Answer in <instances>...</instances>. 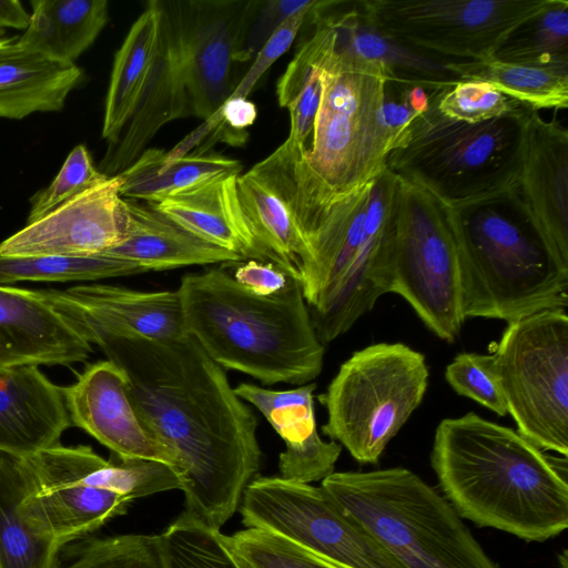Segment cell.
I'll return each instance as SVG.
<instances>
[{
  "mask_svg": "<svg viewBox=\"0 0 568 568\" xmlns=\"http://www.w3.org/2000/svg\"><path fill=\"white\" fill-rule=\"evenodd\" d=\"M88 342L125 373L139 417L176 456L185 510L220 530L262 460L256 416L225 369L190 335L159 341L98 333Z\"/></svg>",
  "mask_w": 568,
  "mask_h": 568,
  "instance_id": "1",
  "label": "cell"
},
{
  "mask_svg": "<svg viewBox=\"0 0 568 568\" xmlns=\"http://www.w3.org/2000/svg\"><path fill=\"white\" fill-rule=\"evenodd\" d=\"M430 465L460 518L528 541L568 527V463L542 453L518 432L469 412L443 419Z\"/></svg>",
  "mask_w": 568,
  "mask_h": 568,
  "instance_id": "2",
  "label": "cell"
},
{
  "mask_svg": "<svg viewBox=\"0 0 568 568\" xmlns=\"http://www.w3.org/2000/svg\"><path fill=\"white\" fill-rule=\"evenodd\" d=\"M322 98L311 146L290 149L281 195L305 239L335 203L378 176L392 152L382 121L386 67L337 52L321 67ZM402 79V78H400Z\"/></svg>",
  "mask_w": 568,
  "mask_h": 568,
  "instance_id": "3",
  "label": "cell"
},
{
  "mask_svg": "<svg viewBox=\"0 0 568 568\" xmlns=\"http://www.w3.org/2000/svg\"><path fill=\"white\" fill-rule=\"evenodd\" d=\"M230 264L182 277L178 291L185 333L223 369L266 386L313 382L322 372L325 347L301 281L292 277L281 292L258 295L234 280Z\"/></svg>",
  "mask_w": 568,
  "mask_h": 568,
  "instance_id": "4",
  "label": "cell"
},
{
  "mask_svg": "<svg viewBox=\"0 0 568 568\" xmlns=\"http://www.w3.org/2000/svg\"><path fill=\"white\" fill-rule=\"evenodd\" d=\"M449 213L464 320L485 317L511 323L546 310H566L568 264L510 192L460 207L449 206Z\"/></svg>",
  "mask_w": 568,
  "mask_h": 568,
  "instance_id": "5",
  "label": "cell"
},
{
  "mask_svg": "<svg viewBox=\"0 0 568 568\" xmlns=\"http://www.w3.org/2000/svg\"><path fill=\"white\" fill-rule=\"evenodd\" d=\"M399 184L386 166L332 205L306 242L301 284L323 345L345 334L389 293Z\"/></svg>",
  "mask_w": 568,
  "mask_h": 568,
  "instance_id": "6",
  "label": "cell"
},
{
  "mask_svg": "<svg viewBox=\"0 0 568 568\" xmlns=\"http://www.w3.org/2000/svg\"><path fill=\"white\" fill-rule=\"evenodd\" d=\"M321 487L403 568H499L449 501L407 468L334 471Z\"/></svg>",
  "mask_w": 568,
  "mask_h": 568,
  "instance_id": "7",
  "label": "cell"
},
{
  "mask_svg": "<svg viewBox=\"0 0 568 568\" xmlns=\"http://www.w3.org/2000/svg\"><path fill=\"white\" fill-rule=\"evenodd\" d=\"M442 88L430 92L427 110L409 126L404 144L389 153L386 166L452 207L509 193L529 108L478 123L455 121L437 109Z\"/></svg>",
  "mask_w": 568,
  "mask_h": 568,
  "instance_id": "8",
  "label": "cell"
},
{
  "mask_svg": "<svg viewBox=\"0 0 568 568\" xmlns=\"http://www.w3.org/2000/svg\"><path fill=\"white\" fill-rule=\"evenodd\" d=\"M428 377L425 356L405 344L354 352L318 396L327 412L323 434L359 464H376L420 405Z\"/></svg>",
  "mask_w": 568,
  "mask_h": 568,
  "instance_id": "9",
  "label": "cell"
},
{
  "mask_svg": "<svg viewBox=\"0 0 568 568\" xmlns=\"http://www.w3.org/2000/svg\"><path fill=\"white\" fill-rule=\"evenodd\" d=\"M518 433L568 455V316L546 310L508 323L491 353Z\"/></svg>",
  "mask_w": 568,
  "mask_h": 568,
  "instance_id": "10",
  "label": "cell"
},
{
  "mask_svg": "<svg viewBox=\"0 0 568 568\" xmlns=\"http://www.w3.org/2000/svg\"><path fill=\"white\" fill-rule=\"evenodd\" d=\"M399 179L389 293L402 296L432 333L453 343L465 320L449 206Z\"/></svg>",
  "mask_w": 568,
  "mask_h": 568,
  "instance_id": "11",
  "label": "cell"
},
{
  "mask_svg": "<svg viewBox=\"0 0 568 568\" xmlns=\"http://www.w3.org/2000/svg\"><path fill=\"white\" fill-rule=\"evenodd\" d=\"M550 0H361L366 17L402 44L427 54L484 61Z\"/></svg>",
  "mask_w": 568,
  "mask_h": 568,
  "instance_id": "12",
  "label": "cell"
},
{
  "mask_svg": "<svg viewBox=\"0 0 568 568\" xmlns=\"http://www.w3.org/2000/svg\"><path fill=\"white\" fill-rule=\"evenodd\" d=\"M242 524L281 535L347 568H403L322 488L256 476L240 504Z\"/></svg>",
  "mask_w": 568,
  "mask_h": 568,
  "instance_id": "13",
  "label": "cell"
},
{
  "mask_svg": "<svg viewBox=\"0 0 568 568\" xmlns=\"http://www.w3.org/2000/svg\"><path fill=\"white\" fill-rule=\"evenodd\" d=\"M258 0L173 1L189 115H213L231 95L235 57Z\"/></svg>",
  "mask_w": 568,
  "mask_h": 568,
  "instance_id": "14",
  "label": "cell"
},
{
  "mask_svg": "<svg viewBox=\"0 0 568 568\" xmlns=\"http://www.w3.org/2000/svg\"><path fill=\"white\" fill-rule=\"evenodd\" d=\"M118 174L77 194L0 243V255L89 257L120 245L129 215Z\"/></svg>",
  "mask_w": 568,
  "mask_h": 568,
  "instance_id": "15",
  "label": "cell"
},
{
  "mask_svg": "<svg viewBox=\"0 0 568 568\" xmlns=\"http://www.w3.org/2000/svg\"><path fill=\"white\" fill-rule=\"evenodd\" d=\"M40 292L87 342L98 333L159 341L187 335L178 290L138 291L94 283Z\"/></svg>",
  "mask_w": 568,
  "mask_h": 568,
  "instance_id": "16",
  "label": "cell"
},
{
  "mask_svg": "<svg viewBox=\"0 0 568 568\" xmlns=\"http://www.w3.org/2000/svg\"><path fill=\"white\" fill-rule=\"evenodd\" d=\"M62 390L72 426L87 432L113 456L159 460L179 473L176 456L139 417L129 396L126 375L113 362L89 365Z\"/></svg>",
  "mask_w": 568,
  "mask_h": 568,
  "instance_id": "17",
  "label": "cell"
},
{
  "mask_svg": "<svg viewBox=\"0 0 568 568\" xmlns=\"http://www.w3.org/2000/svg\"><path fill=\"white\" fill-rule=\"evenodd\" d=\"M510 194L568 264V131L536 110L526 111L517 180Z\"/></svg>",
  "mask_w": 568,
  "mask_h": 568,
  "instance_id": "18",
  "label": "cell"
},
{
  "mask_svg": "<svg viewBox=\"0 0 568 568\" xmlns=\"http://www.w3.org/2000/svg\"><path fill=\"white\" fill-rule=\"evenodd\" d=\"M155 52L135 110L120 139L109 146L100 172L114 176L146 150L166 123L189 116L179 24L173 1H160Z\"/></svg>",
  "mask_w": 568,
  "mask_h": 568,
  "instance_id": "19",
  "label": "cell"
},
{
  "mask_svg": "<svg viewBox=\"0 0 568 568\" xmlns=\"http://www.w3.org/2000/svg\"><path fill=\"white\" fill-rule=\"evenodd\" d=\"M48 448L22 458L28 481L26 507L62 547L126 513L132 499L82 483L59 465Z\"/></svg>",
  "mask_w": 568,
  "mask_h": 568,
  "instance_id": "20",
  "label": "cell"
},
{
  "mask_svg": "<svg viewBox=\"0 0 568 568\" xmlns=\"http://www.w3.org/2000/svg\"><path fill=\"white\" fill-rule=\"evenodd\" d=\"M91 352L40 291L0 285V368L71 365Z\"/></svg>",
  "mask_w": 568,
  "mask_h": 568,
  "instance_id": "21",
  "label": "cell"
},
{
  "mask_svg": "<svg viewBox=\"0 0 568 568\" xmlns=\"http://www.w3.org/2000/svg\"><path fill=\"white\" fill-rule=\"evenodd\" d=\"M316 384L274 390L241 383L235 394L266 418L285 444L280 454V477L304 484L323 480L334 473L342 446L321 438L315 418Z\"/></svg>",
  "mask_w": 568,
  "mask_h": 568,
  "instance_id": "22",
  "label": "cell"
},
{
  "mask_svg": "<svg viewBox=\"0 0 568 568\" xmlns=\"http://www.w3.org/2000/svg\"><path fill=\"white\" fill-rule=\"evenodd\" d=\"M71 426L62 387L38 367L0 368V453L30 457Z\"/></svg>",
  "mask_w": 568,
  "mask_h": 568,
  "instance_id": "23",
  "label": "cell"
},
{
  "mask_svg": "<svg viewBox=\"0 0 568 568\" xmlns=\"http://www.w3.org/2000/svg\"><path fill=\"white\" fill-rule=\"evenodd\" d=\"M240 173H229L179 192L159 203L155 210L189 232L246 260L265 262L239 191Z\"/></svg>",
  "mask_w": 568,
  "mask_h": 568,
  "instance_id": "24",
  "label": "cell"
},
{
  "mask_svg": "<svg viewBox=\"0 0 568 568\" xmlns=\"http://www.w3.org/2000/svg\"><path fill=\"white\" fill-rule=\"evenodd\" d=\"M314 10L334 30V49L382 64L398 78L435 90L457 81L445 61L413 50L381 31L363 12L359 1H317Z\"/></svg>",
  "mask_w": 568,
  "mask_h": 568,
  "instance_id": "25",
  "label": "cell"
},
{
  "mask_svg": "<svg viewBox=\"0 0 568 568\" xmlns=\"http://www.w3.org/2000/svg\"><path fill=\"white\" fill-rule=\"evenodd\" d=\"M83 80L75 63L50 60L23 47L19 34L0 29V118L61 111Z\"/></svg>",
  "mask_w": 568,
  "mask_h": 568,
  "instance_id": "26",
  "label": "cell"
},
{
  "mask_svg": "<svg viewBox=\"0 0 568 568\" xmlns=\"http://www.w3.org/2000/svg\"><path fill=\"white\" fill-rule=\"evenodd\" d=\"M125 204L129 215L126 239L103 254L131 261L144 272L245 261L194 235L149 203L125 199Z\"/></svg>",
  "mask_w": 568,
  "mask_h": 568,
  "instance_id": "27",
  "label": "cell"
},
{
  "mask_svg": "<svg viewBox=\"0 0 568 568\" xmlns=\"http://www.w3.org/2000/svg\"><path fill=\"white\" fill-rule=\"evenodd\" d=\"M22 458L0 453V568H55L63 547L26 507Z\"/></svg>",
  "mask_w": 568,
  "mask_h": 568,
  "instance_id": "28",
  "label": "cell"
},
{
  "mask_svg": "<svg viewBox=\"0 0 568 568\" xmlns=\"http://www.w3.org/2000/svg\"><path fill=\"white\" fill-rule=\"evenodd\" d=\"M31 7L22 45L60 63H74L109 20L106 0H32Z\"/></svg>",
  "mask_w": 568,
  "mask_h": 568,
  "instance_id": "29",
  "label": "cell"
},
{
  "mask_svg": "<svg viewBox=\"0 0 568 568\" xmlns=\"http://www.w3.org/2000/svg\"><path fill=\"white\" fill-rule=\"evenodd\" d=\"M160 0L149 1L114 55L105 98L102 136L114 145L131 119L152 65Z\"/></svg>",
  "mask_w": 568,
  "mask_h": 568,
  "instance_id": "30",
  "label": "cell"
},
{
  "mask_svg": "<svg viewBox=\"0 0 568 568\" xmlns=\"http://www.w3.org/2000/svg\"><path fill=\"white\" fill-rule=\"evenodd\" d=\"M243 211L267 263L301 281L307 245L276 191L251 169L237 176Z\"/></svg>",
  "mask_w": 568,
  "mask_h": 568,
  "instance_id": "31",
  "label": "cell"
},
{
  "mask_svg": "<svg viewBox=\"0 0 568 568\" xmlns=\"http://www.w3.org/2000/svg\"><path fill=\"white\" fill-rule=\"evenodd\" d=\"M241 169L237 160L215 153L170 159L164 150L146 149L119 174L123 181L120 194L154 204L213 178L240 173Z\"/></svg>",
  "mask_w": 568,
  "mask_h": 568,
  "instance_id": "32",
  "label": "cell"
},
{
  "mask_svg": "<svg viewBox=\"0 0 568 568\" xmlns=\"http://www.w3.org/2000/svg\"><path fill=\"white\" fill-rule=\"evenodd\" d=\"M69 471L82 483L110 490L130 499L181 489L179 473L169 464L145 459H121L112 455L109 460L90 446L69 447L64 454Z\"/></svg>",
  "mask_w": 568,
  "mask_h": 568,
  "instance_id": "33",
  "label": "cell"
},
{
  "mask_svg": "<svg viewBox=\"0 0 568 568\" xmlns=\"http://www.w3.org/2000/svg\"><path fill=\"white\" fill-rule=\"evenodd\" d=\"M457 80H478L531 110L568 106V72L513 64L489 59L484 61H445Z\"/></svg>",
  "mask_w": 568,
  "mask_h": 568,
  "instance_id": "34",
  "label": "cell"
},
{
  "mask_svg": "<svg viewBox=\"0 0 568 568\" xmlns=\"http://www.w3.org/2000/svg\"><path fill=\"white\" fill-rule=\"evenodd\" d=\"M494 59L568 72V1L550 0L508 37Z\"/></svg>",
  "mask_w": 568,
  "mask_h": 568,
  "instance_id": "35",
  "label": "cell"
},
{
  "mask_svg": "<svg viewBox=\"0 0 568 568\" xmlns=\"http://www.w3.org/2000/svg\"><path fill=\"white\" fill-rule=\"evenodd\" d=\"M144 273L135 263L101 254L89 257L0 255V285L17 282H90Z\"/></svg>",
  "mask_w": 568,
  "mask_h": 568,
  "instance_id": "36",
  "label": "cell"
},
{
  "mask_svg": "<svg viewBox=\"0 0 568 568\" xmlns=\"http://www.w3.org/2000/svg\"><path fill=\"white\" fill-rule=\"evenodd\" d=\"M55 568H169L160 535L89 538L68 548Z\"/></svg>",
  "mask_w": 568,
  "mask_h": 568,
  "instance_id": "37",
  "label": "cell"
},
{
  "mask_svg": "<svg viewBox=\"0 0 568 568\" xmlns=\"http://www.w3.org/2000/svg\"><path fill=\"white\" fill-rule=\"evenodd\" d=\"M169 568H241L225 535L184 510L160 534Z\"/></svg>",
  "mask_w": 568,
  "mask_h": 568,
  "instance_id": "38",
  "label": "cell"
},
{
  "mask_svg": "<svg viewBox=\"0 0 568 568\" xmlns=\"http://www.w3.org/2000/svg\"><path fill=\"white\" fill-rule=\"evenodd\" d=\"M225 541L241 568H347L264 529L239 530Z\"/></svg>",
  "mask_w": 568,
  "mask_h": 568,
  "instance_id": "39",
  "label": "cell"
},
{
  "mask_svg": "<svg viewBox=\"0 0 568 568\" xmlns=\"http://www.w3.org/2000/svg\"><path fill=\"white\" fill-rule=\"evenodd\" d=\"M487 82L457 80L438 92L437 109L444 116L478 123L508 114L520 106Z\"/></svg>",
  "mask_w": 568,
  "mask_h": 568,
  "instance_id": "40",
  "label": "cell"
},
{
  "mask_svg": "<svg viewBox=\"0 0 568 568\" xmlns=\"http://www.w3.org/2000/svg\"><path fill=\"white\" fill-rule=\"evenodd\" d=\"M445 378L459 395L498 416L508 414L493 354L460 353L445 369Z\"/></svg>",
  "mask_w": 568,
  "mask_h": 568,
  "instance_id": "41",
  "label": "cell"
},
{
  "mask_svg": "<svg viewBox=\"0 0 568 568\" xmlns=\"http://www.w3.org/2000/svg\"><path fill=\"white\" fill-rule=\"evenodd\" d=\"M108 178L93 165L91 154L85 145H77L67 156L53 181L31 196L27 224L44 216L77 194Z\"/></svg>",
  "mask_w": 568,
  "mask_h": 568,
  "instance_id": "42",
  "label": "cell"
},
{
  "mask_svg": "<svg viewBox=\"0 0 568 568\" xmlns=\"http://www.w3.org/2000/svg\"><path fill=\"white\" fill-rule=\"evenodd\" d=\"M313 7L307 17L312 18L314 32L300 47L276 84V95L282 108H287L296 98L314 70L322 65L333 44V28Z\"/></svg>",
  "mask_w": 568,
  "mask_h": 568,
  "instance_id": "43",
  "label": "cell"
},
{
  "mask_svg": "<svg viewBox=\"0 0 568 568\" xmlns=\"http://www.w3.org/2000/svg\"><path fill=\"white\" fill-rule=\"evenodd\" d=\"M315 1L316 0H258L242 47L235 57L236 63L247 62L254 59L265 42L285 20L304 9L313 7Z\"/></svg>",
  "mask_w": 568,
  "mask_h": 568,
  "instance_id": "44",
  "label": "cell"
},
{
  "mask_svg": "<svg viewBox=\"0 0 568 568\" xmlns=\"http://www.w3.org/2000/svg\"><path fill=\"white\" fill-rule=\"evenodd\" d=\"M311 9L312 7L295 13L280 26L255 55L248 71L227 99H246L262 75L291 47Z\"/></svg>",
  "mask_w": 568,
  "mask_h": 568,
  "instance_id": "45",
  "label": "cell"
},
{
  "mask_svg": "<svg viewBox=\"0 0 568 568\" xmlns=\"http://www.w3.org/2000/svg\"><path fill=\"white\" fill-rule=\"evenodd\" d=\"M321 67L314 70L307 83L287 106L291 130L286 141L295 149H307L306 141L313 134L322 98Z\"/></svg>",
  "mask_w": 568,
  "mask_h": 568,
  "instance_id": "46",
  "label": "cell"
},
{
  "mask_svg": "<svg viewBox=\"0 0 568 568\" xmlns=\"http://www.w3.org/2000/svg\"><path fill=\"white\" fill-rule=\"evenodd\" d=\"M234 280L258 295H273L286 287L292 278L272 263L255 260L230 264Z\"/></svg>",
  "mask_w": 568,
  "mask_h": 568,
  "instance_id": "47",
  "label": "cell"
},
{
  "mask_svg": "<svg viewBox=\"0 0 568 568\" xmlns=\"http://www.w3.org/2000/svg\"><path fill=\"white\" fill-rule=\"evenodd\" d=\"M30 14L19 0H0V29L13 28L27 30Z\"/></svg>",
  "mask_w": 568,
  "mask_h": 568,
  "instance_id": "48",
  "label": "cell"
}]
</instances>
